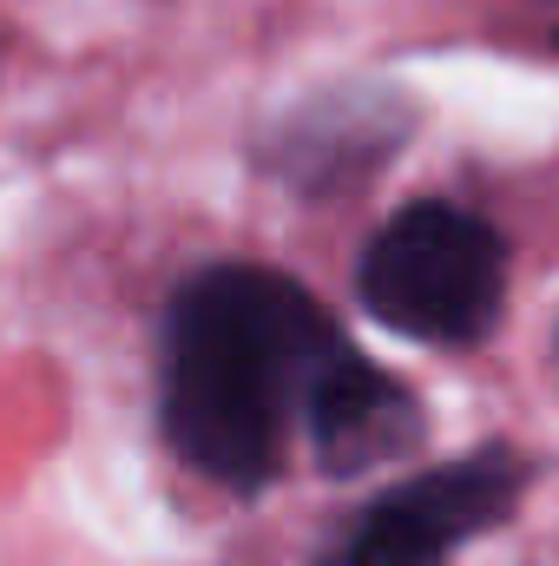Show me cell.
<instances>
[{
    "label": "cell",
    "instance_id": "cell-2",
    "mask_svg": "<svg viewBox=\"0 0 559 566\" xmlns=\"http://www.w3.org/2000/svg\"><path fill=\"white\" fill-rule=\"evenodd\" d=\"M507 296V251L461 205H409L362 251V303L415 343H481Z\"/></svg>",
    "mask_w": 559,
    "mask_h": 566
},
{
    "label": "cell",
    "instance_id": "cell-4",
    "mask_svg": "<svg viewBox=\"0 0 559 566\" xmlns=\"http://www.w3.org/2000/svg\"><path fill=\"white\" fill-rule=\"evenodd\" d=\"M303 422H309V448H316V461H323L329 474H369V468L409 454L421 441L415 396H409L395 376H382L376 363H362L349 343H342L336 363L316 376Z\"/></svg>",
    "mask_w": 559,
    "mask_h": 566
},
{
    "label": "cell",
    "instance_id": "cell-3",
    "mask_svg": "<svg viewBox=\"0 0 559 566\" xmlns=\"http://www.w3.org/2000/svg\"><path fill=\"white\" fill-rule=\"evenodd\" d=\"M520 488H527V468L507 448L467 454L454 468H428L395 494H382L323 566H441L447 547L487 534L520 501Z\"/></svg>",
    "mask_w": 559,
    "mask_h": 566
},
{
    "label": "cell",
    "instance_id": "cell-1",
    "mask_svg": "<svg viewBox=\"0 0 559 566\" xmlns=\"http://www.w3.org/2000/svg\"><path fill=\"white\" fill-rule=\"evenodd\" d=\"M336 349L342 336L303 283L257 264L198 271L178 290L165 369V428L178 454L224 488H264L289 416L309 409Z\"/></svg>",
    "mask_w": 559,
    "mask_h": 566
}]
</instances>
